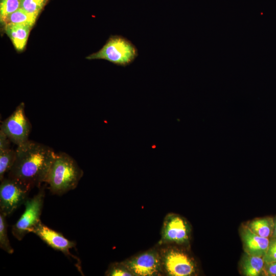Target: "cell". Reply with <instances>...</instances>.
<instances>
[{
    "label": "cell",
    "mask_w": 276,
    "mask_h": 276,
    "mask_svg": "<svg viewBox=\"0 0 276 276\" xmlns=\"http://www.w3.org/2000/svg\"><path fill=\"white\" fill-rule=\"evenodd\" d=\"M159 246L163 274L189 276L195 273V263L187 254L170 244Z\"/></svg>",
    "instance_id": "277c9868"
},
{
    "label": "cell",
    "mask_w": 276,
    "mask_h": 276,
    "mask_svg": "<svg viewBox=\"0 0 276 276\" xmlns=\"http://www.w3.org/2000/svg\"><path fill=\"white\" fill-rule=\"evenodd\" d=\"M49 0H20V8L26 11L40 14Z\"/></svg>",
    "instance_id": "ac0fdd59"
},
{
    "label": "cell",
    "mask_w": 276,
    "mask_h": 276,
    "mask_svg": "<svg viewBox=\"0 0 276 276\" xmlns=\"http://www.w3.org/2000/svg\"><path fill=\"white\" fill-rule=\"evenodd\" d=\"M20 7V0H0V21H3L9 14Z\"/></svg>",
    "instance_id": "d6986e66"
},
{
    "label": "cell",
    "mask_w": 276,
    "mask_h": 276,
    "mask_svg": "<svg viewBox=\"0 0 276 276\" xmlns=\"http://www.w3.org/2000/svg\"><path fill=\"white\" fill-rule=\"evenodd\" d=\"M45 196L44 187L41 188L32 198L25 202L24 213L12 227V233L18 240H21L40 220Z\"/></svg>",
    "instance_id": "5b68a950"
},
{
    "label": "cell",
    "mask_w": 276,
    "mask_h": 276,
    "mask_svg": "<svg viewBox=\"0 0 276 276\" xmlns=\"http://www.w3.org/2000/svg\"><path fill=\"white\" fill-rule=\"evenodd\" d=\"M16 153L15 161L8 177L21 182L30 189L46 182L57 154L52 148L29 140L17 146Z\"/></svg>",
    "instance_id": "6da1fadb"
},
{
    "label": "cell",
    "mask_w": 276,
    "mask_h": 276,
    "mask_svg": "<svg viewBox=\"0 0 276 276\" xmlns=\"http://www.w3.org/2000/svg\"><path fill=\"white\" fill-rule=\"evenodd\" d=\"M137 56V50L131 41L122 36L111 35L100 50L86 58L103 59L117 65L126 66L132 63Z\"/></svg>",
    "instance_id": "3957f363"
},
{
    "label": "cell",
    "mask_w": 276,
    "mask_h": 276,
    "mask_svg": "<svg viewBox=\"0 0 276 276\" xmlns=\"http://www.w3.org/2000/svg\"><path fill=\"white\" fill-rule=\"evenodd\" d=\"M107 276H133L123 262L111 263L105 273Z\"/></svg>",
    "instance_id": "ffe728a7"
},
{
    "label": "cell",
    "mask_w": 276,
    "mask_h": 276,
    "mask_svg": "<svg viewBox=\"0 0 276 276\" xmlns=\"http://www.w3.org/2000/svg\"><path fill=\"white\" fill-rule=\"evenodd\" d=\"M6 216L0 213V247L9 254H12L14 249L11 246L8 236V224Z\"/></svg>",
    "instance_id": "e0dca14e"
},
{
    "label": "cell",
    "mask_w": 276,
    "mask_h": 276,
    "mask_svg": "<svg viewBox=\"0 0 276 276\" xmlns=\"http://www.w3.org/2000/svg\"><path fill=\"white\" fill-rule=\"evenodd\" d=\"M133 276L163 275L159 248H153L123 261Z\"/></svg>",
    "instance_id": "ba28073f"
},
{
    "label": "cell",
    "mask_w": 276,
    "mask_h": 276,
    "mask_svg": "<svg viewBox=\"0 0 276 276\" xmlns=\"http://www.w3.org/2000/svg\"><path fill=\"white\" fill-rule=\"evenodd\" d=\"M3 30L11 41L17 52H22L27 43L32 26L27 24H7Z\"/></svg>",
    "instance_id": "7c38bea8"
},
{
    "label": "cell",
    "mask_w": 276,
    "mask_h": 276,
    "mask_svg": "<svg viewBox=\"0 0 276 276\" xmlns=\"http://www.w3.org/2000/svg\"><path fill=\"white\" fill-rule=\"evenodd\" d=\"M11 142L6 134L2 130H0V151L11 149Z\"/></svg>",
    "instance_id": "7402d4cb"
},
{
    "label": "cell",
    "mask_w": 276,
    "mask_h": 276,
    "mask_svg": "<svg viewBox=\"0 0 276 276\" xmlns=\"http://www.w3.org/2000/svg\"><path fill=\"white\" fill-rule=\"evenodd\" d=\"M31 233L36 235L53 249L62 252L67 257L77 259L70 251L76 246V242L69 240L62 234L49 227L41 221L32 229Z\"/></svg>",
    "instance_id": "30bf717a"
},
{
    "label": "cell",
    "mask_w": 276,
    "mask_h": 276,
    "mask_svg": "<svg viewBox=\"0 0 276 276\" xmlns=\"http://www.w3.org/2000/svg\"><path fill=\"white\" fill-rule=\"evenodd\" d=\"M274 219L270 217L254 220L248 227L256 235L264 238L271 237L273 233Z\"/></svg>",
    "instance_id": "9a60e30c"
},
{
    "label": "cell",
    "mask_w": 276,
    "mask_h": 276,
    "mask_svg": "<svg viewBox=\"0 0 276 276\" xmlns=\"http://www.w3.org/2000/svg\"><path fill=\"white\" fill-rule=\"evenodd\" d=\"M272 237L276 238V218L274 219V226Z\"/></svg>",
    "instance_id": "cb8c5ba5"
},
{
    "label": "cell",
    "mask_w": 276,
    "mask_h": 276,
    "mask_svg": "<svg viewBox=\"0 0 276 276\" xmlns=\"http://www.w3.org/2000/svg\"><path fill=\"white\" fill-rule=\"evenodd\" d=\"M190 228L187 221L179 215L169 214L165 218L158 245L183 244L188 242Z\"/></svg>",
    "instance_id": "9c48e42d"
},
{
    "label": "cell",
    "mask_w": 276,
    "mask_h": 276,
    "mask_svg": "<svg viewBox=\"0 0 276 276\" xmlns=\"http://www.w3.org/2000/svg\"><path fill=\"white\" fill-rule=\"evenodd\" d=\"M31 189L21 182L4 177L0 185V213L6 216L11 215L28 199Z\"/></svg>",
    "instance_id": "8992f818"
},
{
    "label": "cell",
    "mask_w": 276,
    "mask_h": 276,
    "mask_svg": "<svg viewBox=\"0 0 276 276\" xmlns=\"http://www.w3.org/2000/svg\"><path fill=\"white\" fill-rule=\"evenodd\" d=\"M264 273L269 276H276V262L264 264Z\"/></svg>",
    "instance_id": "603a6c76"
},
{
    "label": "cell",
    "mask_w": 276,
    "mask_h": 276,
    "mask_svg": "<svg viewBox=\"0 0 276 276\" xmlns=\"http://www.w3.org/2000/svg\"><path fill=\"white\" fill-rule=\"evenodd\" d=\"M39 14L29 13L19 8L15 12L7 16L1 22L2 26L7 24H27L33 27Z\"/></svg>",
    "instance_id": "4fadbf2b"
},
{
    "label": "cell",
    "mask_w": 276,
    "mask_h": 276,
    "mask_svg": "<svg viewBox=\"0 0 276 276\" xmlns=\"http://www.w3.org/2000/svg\"><path fill=\"white\" fill-rule=\"evenodd\" d=\"M16 150L9 149L0 151V180L4 178L6 173L9 172L16 159Z\"/></svg>",
    "instance_id": "2e32d148"
},
{
    "label": "cell",
    "mask_w": 276,
    "mask_h": 276,
    "mask_svg": "<svg viewBox=\"0 0 276 276\" xmlns=\"http://www.w3.org/2000/svg\"><path fill=\"white\" fill-rule=\"evenodd\" d=\"M265 264L276 262V238L269 240L268 249L263 257Z\"/></svg>",
    "instance_id": "44dd1931"
},
{
    "label": "cell",
    "mask_w": 276,
    "mask_h": 276,
    "mask_svg": "<svg viewBox=\"0 0 276 276\" xmlns=\"http://www.w3.org/2000/svg\"><path fill=\"white\" fill-rule=\"evenodd\" d=\"M242 238L244 250L249 255L263 257L269 245L268 238L260 237L253 233L248 227L243 228Z\"/></svg>",
    "instance_id": "8fae6325"
},
{
    "label": "cell",
    "mask_w": 276,
    "mask_h": 276,
    "mask_svg": "<svg viewBox=\"0 0 276 276\" xmlns=\"http://www.w3.org/2000/svg\"><path fill=\"white\" fill-rule=\"evenodd\" d=\"M264 264L263 257L247 254L242 261L243 273L246 276H258L263 272Z\"/></svg>",
    "instance_id": "5bb4252c"
},
{
    "label": "cell",
    "mask_w": 276,
    "mask_h": 276,
    "mask_svg": "<svg viewBox=\"0 0 276 276\" xmlns=\"http://www.w3.org/2000/svg\"><path fill=\"white\" fill-rule=\"evenodd\" d=\"M83 173L72 156L61 152L56 154L45 183L53 194L62 195L77 187Z\"/></svg>",
    "instance_id": "7a4b0ae2"
},
{
    "label": "cell",
    "mask_w": 276,
    "mask_h": 276,
    "mask_svg": "<svg viewBox=\"0 0 276 276\" xmlns=\"http://www.w3.org/2000/svg\"><path fill=\"white\" fill-rule=\"evenodd\" d=\"M31 128V124L25 114V104L21 102L12 114L2 122L0 130L11 142L19 146L29 140Z\"/></svg>",
    "instance_id": "52a82bcc"
}]
</instances>
